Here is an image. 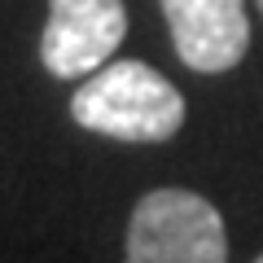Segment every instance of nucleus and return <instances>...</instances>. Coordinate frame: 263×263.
Returning a JSON list of instances; mask_svg holds the SVG:
<instances>
[{
  "instance_id": "nucleus-1",
  "label": "nucleus",
  "mask_w": 263,
  "mask_h": 263,
  "mask_svg": "<svg viewBox=\"0 0 263 263\" xmlns=\"http://www.w3.org/2000/svg\"><path fill=\"white\" fill-rule=\"evenodd\" d=\"M70 114L79 127L127 145H158L184 127V97L154 66L123 57L105 62L70 97Z\"/></svg>"
},
{
  "instance_id": "nucleus-2",
  "label": "nucleus",
  "mask_w": 263,
  "mask_h": 263,
  "mask_svg": "<svg viewBox=\"0 0 263 263\" xmlns=\"http://www.w3.org/2000/svg\"><path fill=\"white\" fill-rule=\"evenodd\" d=\"M123 263H228L224 219L193 189H154L132 211Z\"/></svg>"
},
{
  "instance_id": "nucleus-3",
  "label": "nucleus",
  "mask_w": 263,
  "mask_h": 263,
  "mask_svg": "<svg viewBox=\"0 0 263 263\" xmlns=\"http://www.w3.org/2000/svg\"><path fill=\"white\" fill-rule=\"evenodd\" d=\"M127 35L123 0H48L40 62L53 79H88Z\"/></svg>"
},
{
  "instance_id": "nucleus-4",
  "label": "nucleus",
  "mask_w": 263,
  "mask_h": 263,
  "mask_svg": "<svg viewBox=\"0 0 263 263\" xmlns=\"http://www.w3.org/2000/svg\"><path fill=\"white\" fill-rule=\"evenodd\" d=\"M176 57L197 75H224L250 48L246 0H162Z\"/></svg>"
},
{
  "instance_id": "nucleus-5",
  "label": "nucleus",
  "mask_w": 263,
  "mask_h": 263,
  "mask_svg": "<svg viewBox=\"0 0 263 263\" xmlns=\"http://www.w3.org/2000/svg\"><path fill=\"white\" fill-rule=\"evenodd\" d=\"M254 5H259V9H263V0H254Z\"/></svg>"
},
{
  "instance_id": "nucleus-6",
  "label": "nucleus",
  "mask_w": 263,
  "mask_h": 263,
  "mask_svg": "<svg viewBox=\"0 0 263 263\" xmlns=\"http://www.w3.org/2000/svg\"><path fill=\"white\" fill-rule=\"evenodd\" d=\"M254 263H263V254H259V259H254Z\"/></svg>"
}]
</instances>
